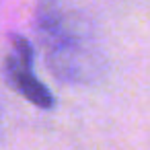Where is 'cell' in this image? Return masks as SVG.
Here are the masks:
<instances>
[{"instance_id":"cell-1","label":"cell","mask_w":150,"mask_h":150,"mask_svg":"<svg viewBox=\"0 0 150 150\" xmlns=\"http://www.w3.org/2000/svg\"><path fill=\"white\" fill-rule=\"evenodd\" d=\"M33 60H35V50H33L31 41L23 35L15 33L11 37V54L4 60L2 74H4L6 84L15 93L25 97L31 105L50 111L56 107V99H54L52 91L33 74V70H31Z\"/></svg>"}]
</instances>
